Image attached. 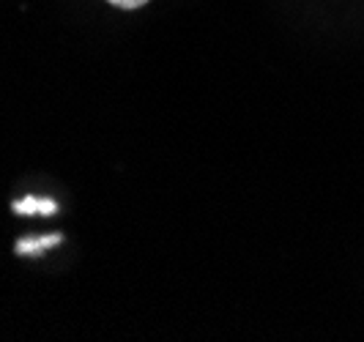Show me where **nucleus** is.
<instances>
[{"label":"nucleus","instance_id":"1","mask_svg":"<svg viewBox=\"0 0 364 342\" xmlns=\"http://www.w3.org/2000/svg\"><path fill=\"white\" fill-rule=\"evenodd\" d=\"M107 3L115 9H124V11H134V9H143L148 0H107Z\"/></svg>","mask_w":364,"mask_h":342}]
</instances>
